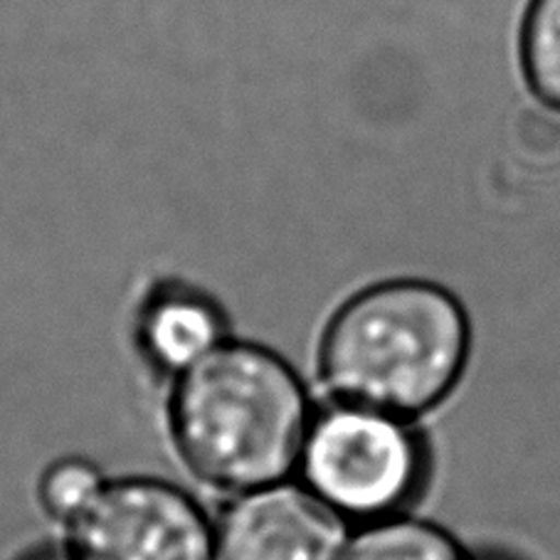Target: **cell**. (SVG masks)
I'll return each instance as SVG.
<instances>
[{
    "label": "cell",
    "instance_id": "obj_1",
    "mask_svg": "<svg viewBox=\"0 0 560 560\" xmlns=\"http://www.w3.org/2000/svg\"><path fill=\"white\" fill-rule=\"evenodd\" d=\"M308 428L302 381L262 346L225 341L178 375L173 434L190 469L220 489L284 481L302 459Z\"/></svg>",
    "mask_w": 560,
    "mask_h": 560
},
{
    "label": "cell",
    "instance_id": "obj_2",
    "mask_svg": "<svg viewBox=\"0 0 560 560\" xmlns=\"http://www.w3.org/2000/svg\"><path fill=\"white\" fill-rule=\"evenodd\" d=\"M469 353V324L447 289L398 279L365 289L322 343V373L343 402L418 415L455 388Z\"/></svg>",
    "mask_w": 560,
    "mask_h": 560
},
{
    "label": "cell",
    "instance_id": "obj_3",
    "mask_svg": "<svg viewBox=\"0 0 560 560\" xmlns=\"http://www.w3.org/2000/svg\"><path fill=\"white\" fill-rule=\"evenodd\" d=\"M299 467L306 487L339 514L375 518L412 499L422 450L398 415L343 402L312 422Z\"/></svg>",
    "mask_w": 560,
    "mask_h": 560
},
{
    "label": "cell",
    "instance_id": "obj_4",
    "mask_svg": "<svg viewBox=\"0 0 560 560\" xmlns=\"http://www.w3.org/2000/svg\"><path fill=\"white\" fill-rule=\"evenodd\" d=\"M70 528L74 560H218L206 511L161 479L106 481Z\"/></svg>",
    "mask_w": 560,
    "mask_h": 560
},
{
    "label": "cell",
    "instance_id": "obj_5",
    "mask_svg": "<svg viewBox=\"0 0 560 560\" xmlns=\"http://www.w3.org/2000/svg\"><path fill=\"white\" fill-rule=\"evenodd\" d=\"M215 534L218 560H341L346 550L343 514L282 481L243 491Z\"/></svg>",
    "mask_w": 560,
    "mask_h": 560
},
{
    "label": "cell",
    "instance_id": "obj_6",
    "mask_svg": "<svg viewBox=\"0 0 560 560\" xmlns=\"http://www.w3.org/2000/svg\"><path fill=\"white\" fill-rule=\"evenodd\" d=\"M228 341V324L215 302L190 289L151 296L139 318V343L159 371L183 375Z\"/></svg>",
    "mask_w": 560,
    "mask_h": 560
},
{
    "label": "cell",
    "instance_id": "obj_7",
    "mask_svg": "<svg viewBox=\"0 0 560 560\" xmlns=\"http://www.w3.org/2000/svg\"><path fill=\"white\" fill-rule=\"evenodd\" d=\"M341 560H467L457 540L415 518H388L361 530Z\"/></svg>",
    "mask_w": 560,
    "mask_h": 560
},
{
    "label": "cell",
    "instance_id": "obj_8",
    "mask_svg": "<svg viewBox=\"0 0 560 560\" xmlns=\"http://www.w3.org/2000/svg\"><path fill=\"white\" fill-rule=\"evenodd\" d=\"M521 62L538 100L560 109V0H530L521 25Z\"/></svg>",
    "mask_w": 560,
    "mask_h": 560
},
{
    "label": "cell",
    "instance_id": "obj_9",
    "mask_svg": "<svg viewBox=\"0 0 560 560\" xmlns=\"http://www.w3.org/2000/svg\"><path fill=\"white\" fill-rule=\"evenodd\" d=\"M104 485L106 481L92 462L77 457L60 459L45 471L40 481V501L47 514L72 524L92 504Z\"/></svg>",
    "mask_w": 560,
    "mask_h": 560
},
{
    "label": "cell",
    "instance_id": "obj_10",
    "mask_svg": "<svg viewBox=\"0 0 560 560\" xmlns=\"http://www.w3.org/2000/svg\"><path fill=\"white\" fill-rule=\"evenodd\" d=\"M35 560H74V558H72V553H67V556L50 553V556H40V558H35Z\"/></svg>",
    "mask_w": 560,
    "mask_h": 560
}]
</instances>
